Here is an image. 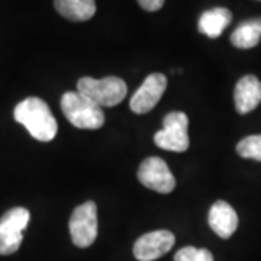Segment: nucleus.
<instances>
[{
    "label": "nucleus",
    "mask_w": 261,
    "mask_h": 261,
    "mask_svg": "<svg viewBox=\"0 0 261 261\" xmlns=\"http://www.w3.org/2000/svg\"><path fill=\"white\" fill-rule=\"evenodd\" d=\"M31 214L25 207H13L0 219V255H10L16 252L23 240Z\"/></svg>",
    "instance_id": "nucleus-4"
},
{
    "label": "nucleus",
    "mask_w": 261,
    "mask_h": 261,
    "mask_svg": "<svg viewBox=\"0 0 261 261\" xmlns=\"http://www.w3.org/2000/svg\"><path fill=\"white\" fill-rule=\"evenodd\" d=\"M232 20V13L226 8H215L206 10L199 18V32L209 38L221 37Z\"/></svg>",
    "instance_id": "nucleus-12"
},
{
    "label": "nucleus",
    "mask_w": 261,
    "mask_h": 261,
    "mask_svg": "<svg viewBox=\"0 0 261 261\" xmlns=\"http://www.w3.org/2000/svg\"><path fill=\"white\" fill-rule=\"evenodd\" d=\"M70 235L73 243L80 248H87L97 237V206L89 200L77 206L70 218Z\"/></svg>",
    "instance_id": "nucleus-6"
},
{
    "label": "nucleus",
    "mask_w": 261,
    "mask_h": 261,
    "mask_svg": "<svg viewBox=\"0 0 261 261\" xmlns=\"http://www.w3.org/2000/svg\"><path fill=\"white\" fill-rule=\"evenodd\" d=\"M174 241V235L166 229L144 233L134 244V255L138 261L157 260L173 248Z\"/></svg>",
    "instance_id": "nucleus-9"
},
{
    "label": "nucleus",
    "mask_w": 261,
    "mask_h": 261,
    "mask_svg": "<svg viewBox=\"0 0 261 261\" xmlns=\"http://www.w3.org/2000/svg\"><path fill=\"white\" fill-rule=\"evenodd\" d=\"M189 118L183 112H170L163 121V129L154 135L155 145L167 151L183 152L189 148Z\"/></svg>",
    "instance_id": "nucleus-5"
},
{
    "label": "nucleus",
    "mask_w": 261,
    "mask_h": 261,
    "mask_svg": "<svg viewBox=\"0 0 261 261\" xmlns=\"http://www.w3.org/2000/svg\"><path fill=\"white\" fill-rule=\"evenodd\" d=\"M235 108L238 113L245 115L254 111L261 103V82L255 75H245L243 77L233 92Z\"/></svg>",
    "instance_id": "nucleus-10"
},
{
    "label": "nucleus",
    "mask_w": 261,
    "mask_h": 261,
    "mask_svg": "<svg viewBox=\"0 0 261 261\" xmlns=\"http://www.w3.org/2000/svg\"><path fill=\"white\" fill-rule=\"evenodd\" d=\"M15 121L22 123L38 141L48 142L57 135V121L48 105L39 97H28L16 105Z\"/></svg>",
    "instance_id": "nucleus-1"
},
{
    "label": "nucleus",
    "mask_w": 261,
    "mask_h": 261,
    "mask_svg": "<svg viewBox=\"0 0 261 261\" xmlns=\"http://www.w3.org/2000/svg\"><path fill=\"white\" fill-rule=\"evenodd\" d=\"M77 92L100 108H112L125 99L128 87L119 77H105L100 80L83 77L77 83Z\"/></svg>",
    "instance_id": "nucleus-2"
},
{
    "label": "nucleus",
    "mask_w": 261,
    "mask_h": 261,
    "mask_svg": "<svg viewBox=\"0 0 261 261\" xmlns=\"http://www.w3.org/2000/svg\"><path fill=\"white\" fill-rule=\"evenodd\" d=\"M167 89V77L161 73L149 74L141 87L130 97V111L138 115L148 113L159 103Z\"/></svg>",
    "instance_id": "nucleus-8"
},
{
    "label": "nucleus",
    "mask_w": 261,
    "mask_h": 261,
    "mask_svg": "<svg viewBox=\"0 0 261 261\" xmlns=\"http://www.w3.org/2000/svg\"><path fill=\"white\" fill-rule=\"evenodd\" d=\"M61 109L68 122L79 129H99L105 123L102 108L86 99L79 92L63 94Z\"/></svg>",
    "instance_id": "nucleus-3"
},
{
    "label": "nucleus",
    "mask_w": 261,
    "mask_h": 261,
    "mask_svg": "<svg viewBox=\"0 0 261 261\" xmlns=\"http://www.w3.org/2000/svg\"><path fill=\"white\" fill-rule=\"evenodd\" d=\"M166 0H138L140 6L147 12H157L163 8Z\"/></svg>",
    "instance_id": "nucleus-17"
},
{
    "label": "nucleus",
    "mask_w": 261,
    "mask_h": 261,
    "mask_svg": "<svg viewBox=\"0 0 261 261\" xmlns=\"http://www.w3.org/2000/svg\"><path fill=\"white\" fill-rule=\"evenodd\" d=\"M261 39V18L251 19L243 22L231 35V42L233 47L248 49L254 48Z\"/></svg>",
    "instance_id": "nucleus-14"
},
{
    "label": "nucleus",
    "mask_w": 261,
    "mask_h": 261,
    "mask_svg": "<svg viewBox=\"0 0 261 261\" xmlns=\"http://www.w3.org/2000/svg\"><path fill=\"white\" fill-rule=\"evenodd\" d=\"M138 180L141 185L159 193H170L176 187V178L171 174L166 161L159 157H149L141 163Z\"/></svg>",
    "instance_id": "nucleus-7"
},
{
    "label": "nucleus",
    "mask_w": 261,
    "mask_h": 261,
    "mask_svg": "<svg viewBox=\"0 0 261 261\" xmlns=\"http://www.w3.org/2000/svg\"><path fill=\"white\" fill-rule=\"evenodd\" d=\"M209 225L221 238H229L238 228V215L224 200H218L209 211Z\"/></svg>",
    "instance_id": "nucleus-11"
},
{
    "label": "nucleus",
    "mask_w": 261,
    "mask_h": 261,
    "mask_svg": "<svg viewBox=\"0 0 261 261\" xmlns=\"http://www.w3.org/2000/svg\"><path fill=\"white\" fill-rule=\"evenodd\" d=\"M237 152L244 159L261 161V135H251L238 142Z\"/></svg>",
    "instance_id": "nucleus-15"
},
{
    "label": "nucleus",
    "mask_w": 261,
    "mask_h": 261,
    "mask_svg": "<svg viewBox=\"0 0 261 261\" xmlns=\"http://www.w3.org/2000/svg\"><path fill=\"white\" fill-rule=\"evenodd\" d=\"M54 6L61 16L74 22H84L96 13L94 0H54Z\"/></svg>",
    "instance_id": "nucleus-13"
},
{
    "label": "nucleus",
    "mask_w": 261,
    "mask_h": 261,
    "mask_svg": "<svg viewBox=\"0 0 261 261\" xmlns=\"http://www.w3.org/2000/svg\"><path fill=\"white\" fill-rule=\"evenodd\" d=\"M174 261H214V255L205 248L185 247L176 252Z\"/></svg>",
    "instance_id": "nucleus-16"
}]
</instances>
